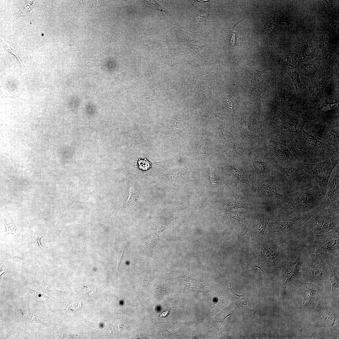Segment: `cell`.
<instances>
[{"label": "cell", "mask_w": 339, "mask_h": 339, "mask_svg": "<svg viewBox=\"0 0 339 339\" xmlns=\"http://www.w3.org/2000/svg\"><path fill=\"white\" fill-rule=\"evenodd\" d=\"M325 195L318 184L310 188L291 194L281 204L278 210V218L316 209L320 205Z\"/></svg>", "instance_id": "cell-1"}, {"label": "cell", "mask_w": 339, "mask_h": 339, "mask_svg": "<svg viewBox=\"0 0 339 339\" xmlns=\"http://www.w3.org/2000/svg\"><path fill=\"white\" fill-rule=\"evenodd\" d=\"M318 209L319 207L308 212L277 218L269 227V239L272 244L284 243L296 239L301 227Z\"/></svg>", "instance_id": "cell-2"}, {"label": "cell", "mask_w": 339, "mask_h": 339, "mask_svg": "<svg viewBox=\"0 0 339 339\" xmlns=\"http://www.w3.org/2000/svg\"><path fill=\"white\" fill-rule=\"evenodd\" d=\"M339 229V208L319 207L300 228L297 239L326 234Z\"/></svg>", "instance_id": "cell-3"}, {"label": "cell", "mask_w": 339, "mask_h": 339, "mask_svg": "<svg viewBox=\"0 0 339 339\" xmlns=\"http://www.w3.org/2000/svg\"><path fill=\"white\" fill-rule=\"evenodd\" d=\"M339 255L308 252L301 270L304 278L309 281L321 284L330 276L333 262Z\"/></svg>", "instance_id": "cell-4"}, {"label": "cell", "mask_w": 339, "mask_h": 339, "mask_svg": "<svg viewBox=\"0 0 339 339\" xmlns=\"http://www.w3.org/2000/svg\"><path fill=\"white\" fill-rule=\"evenodd\" d=\"M298 240L309 252L339 255V229L323 234L306 236Z\"/></svg>", "instance_id": "cell-5"}, {"label": "cell", "mask_w": 339, "mask_h": 339, "mask_svg": "<svg viewBox=\"0 0 339 339\" xmlns=\"http://www.w3.org/2000/svg\"><path fill=\"white\" fill-rule=\"evenodd\" d=\"M296 165L289 164L282 169L283 180L281 183L289 194L310 188L317 184L299 164Z\"/></svg>", "instance_id": "cell-6"}, {"label": "cell", "mask_w": 339, "mask_h": 339, "mask_svg": "<svg viewBox=\"0 0 339 339\" xmlns=\"http://www.w3.org/2000/svg\"><path fill=\"white\" fill-rule=\"evenodd\" d=\"M338 162V158L334 156L319 163L315 164L304 163L299 164V165L304 171L314 179L326 193L327 185L330 175Z\"/></svg>", "instance_id": "cell-7"}, {"label": "cell", "mask_w": 339, "mask_h": 339, "mask_svg": "<svg viewBox=\"0 0 339 339\" xmlns=\"http://www.w3.org/2000/svg\"><path fill=\"white\" fill-rule=\"evenodd\" d=\"M282 243L264 244L259 243L254 245L253 247L257 256L256 262L258 267L274 271L277 268L276 263L279 256L278 246Z\"/></svg>", "instance_id": "cell-8"}, {"label": "cell", "mask_w": 339, "mask_h": 339, "mask_svg": "<svg viewBox=\"0 0 339 339\" xmlns=\"http://www.w3.org/2000/svg\"><path fill=\"white\" fill-rule=\"evenodd\" d=\"M339 164L332 172L327 185L325 197L320 207L339 208Z\"/></svg>", "instance_id": "cell-9"}, {"label": "cell", "mask_w": 339, "mask_h": 339, "mask_svg": "<svg viewBox=\"0 0 339 339\" xmlns=\"http://www.w3.org/2000/svg\"><path fill=\"white\" fill-rule=\"evenodd\" d=\"M127 185L128 196L118 210L119 213L123 216H125L137 206L140 197V193L142 189L137 183L134 175L132 174H129L127 175Z\"/></svg>", "instance_id": "cell-10"}, {"label": "cell", "mask_w": 339, "mask_h": 339, "mask_svg": "<svg viewBox=\"0 0 339 339\" xmlns=\"http://www.w3.org/2000/svg\"><path fill=\"white\" fill-rule=\"evenodd\" d=\"M321 21V30L320 36L321 49L325 57L330 58L333 53L334 35L329 23L327 20L326 22L325 15H322Z\"/></svg>", "instance_id": "cell-11"}, {"label": "cell", "mask_w": 339, "mask_h": 339, "mask_svg": "<svg viewBox=\"0 0 339 339\" xmlns=\"http://www.w3.org/2000/svg\"><path fill=\"white\" fill-rule=\"evenodd\" d=\"M320 58H317L309 63H302L298 69L299 73L307 76L312 83H315L320 73Z\"/></svg>", "instance_id": "cell-12"}, {"label": "cell", "mask_w": 339, "mask_h": 339, "mask_svg": "<svg viewBox=\"0 0 339 339\" xmlns=\"http://www.w3.org/2000/svg\"><path fill=\"white\" fill-rule=\"evenodd\" d=\"M291 24V21L282 13L277 12L268 20L264 28V41L268 42L269 36L273 32L276 28L282 22Z\"/></svg>", "instance_id": "cell-13"}, {"label": "cell", "mask_w": 339, "mask_h": 339, "mask_svg": "<svg viewBox=\"0 0 339 339\" xmlns=\"http://www.w3.org/2000/svg\"><path fill=\"white\" fill-rule=\"evenodd\" d=\"M335 73L332 67L329 70L322 79L314 86L309 88L310 93L309 102H312L317 99L323 94L324 90L331 78Z\"/></svg>", "instance_id": "cell-14"}, {"label": "cell", "mask_w": 339, "mask_h": 339, "mask_svg": "<svg viewBox=\"0 0 339 339\" xmlns=\"http://www.w3.org/2000/svg\"><path fill=\"white\" fill-rule=\"evenodd\" d=\"M315 34L305 42L297 45L299 57L304 60L313 56L315 53Z\"/></svg>", "instance_id": "cell-15"}, {"label": "cell", "mask_w": 339, "mask_h": 339, "mask_svg": "<svg viewBox=\"0 0 339 339\" xmlns=\"http://www.w3.org/2000/svg\"><path fill=\"white\" fill-rule=\"evenodd\" d=\"M270 217H266L261 219L251 230L247 236L252 240L261 242L263 239L266 228L271 219Z\"/></svg>", "instance_id": "cell-16"}, {"label": "cell", "mask_w": 339, "mask_h": 339, "mask_svg": "<svg viewBox=\"0 0 339 339\" xmlns=\"http://www.w3.org/2000/svg\"><path fill=\"white\" fill-rule=\"evenodd\" d=\"M177 207L173 204L168 214L163 218L155 222V226L159 232L162 231L174 224L176 220L175 212Z\"/></svg>", "instance_id": "cell-17"}, {"label": "cell", "mask_w": 339, "mask_h": 339, "mask_svg": "<svg viewBox=\"0 0 339 339\" xmlns=\"http://www.w3.org/2000/svg\"><path fill=\"white\" fill-rule=\"evenodd\" d=\"M261 72L255 68H251L248 71L247 79L249 82V86L250 87L251 90L254 91L257 90V89L260 88L261 86L263 85L261 83H263L262 78L261 77Z\"/></svg>", "instance_id": "cell-18"}, {"label": "cell", "mask_w": 339, "mask_h": 339, "mask_svg": "<svg viewBox=\"0 0 339 339\" xmlns=\"http://www.w3.org/2000/svg\"><path fill=\"white\" fill-rule=\"evenodd\" d=\"M184 284L185 290L188 292L193 291L206 295L209 291L206 286L189 277H186Z\"/></svg>", "instance_id": "cell-19"}, {"label": "cell", "mask_w": 339, "mask_h": 339, "mask_svg": "<svg viewBox=\"0 0 339 339\" xmlns=\"http://www.w3.org/2000/svg\"><path fill=\"white\" fill-rule=\"evenodd\" d=\"M285 72L291 78L297 94H300L303 92V89H306V88L300 81L299 74L295 71H292L287 69L285 70Z\"/></svg>", "instance_id": "cell-20"}, {"label": "cell", "mask_w": 339, "mask_h": 339, "mask_svg": "<svg viewBox=\"0 0 339 339\" xmlns=\"http://www.w3.org/2000/svg\"><path fill=\"white\" fill-rule=\"evenodd\" d=\"M36 1H29L27 2L17 13V18L23 16L29 15L32 11L36 9L37 6Z\"/></svg>", "instance_id": "cell-21"}, {"label": "cell", "mask_w": 339, "mask_h": 339, "mask_svg": "<svg viewBox=\"0 0 339 339\" xmlns=\"http://www.w3.org/2000/svg\"><path fill=\"white\" fill-rule=\"evenodd\" d=\"M159 240L158 235L156 233H153L143 238V241L146 248L151 249L158 243Z\"/></svg>", "instance_id": "cell-22"}, {"label": "cell", "mask_w": 339, "mask_h": 339, "mask_svg": "<svg viewBox=\"0 0 339 339\" xmlns=\"http://www.w3.org/2000/svg\"><path fill=\"white\" fill-rule=\"evenodd\" d=\"M300 58L298 54L290 53L286 59L285 64L290 68H294L299 66Z\"/></svg>", "instance_id": "cell-23"}, {"label": "cell", "mask_w": 339, "mask_h": 339, "mask_svg": "<svg viewBox=\"0 0 339 339\" xmlns=\"http://www.w3.org/2000/svg\"><path fill=\"white\" fill-rule=\"evenodd\" d=\"M304 100V99L299 95L294 94L291 96L285 99L284 103L285 105L293 106L298 105Z\"/></svg>", "instance_id": "cell-24"}, {"label": "cell", "mask_w": 339, "mask_h": 339, "mask_svg": "<svg viewBox=\"0 0 339 339\" xmlns=\"http://www.w3.org/2000/svg\"><path fill=\"white\" fill-rule=\"evenodd\" d=\"M144 5L149 8L154 10H158L164 12H166V10L162 7L157 2L153 1H145L144 2Z\"/></svg>", "instance_id": "cell-25"}, {"label": "cell", "mask_w": 339, "mask_h": 339, "mask_svg": "<svg viewBox=\"0 0 339 339\" xmlns=\"http://www.w3.org/2000/svg\"><path fill=\"white\" fill-rule=\"evenodd\" d=\"M324 103L330 104L338 103L339 90H337L334 94L327 99Z\"/></svg>", "instance_id": "cell-26"}, {"label": "cell", "mask_w": 339, "mask_h": 339, "mask_svg": "<svg viewBox=\"0 0 339 339\" xmlns=\"http://www.w3.org/2000/svg\"><path fill=\"white\" fill-rule=\"evenodd\" d=\"M254 167L258 171L263 173H267L268 172V169L264 163H262L260 162H256L254 163Z\"/></svg>", "instance_id": "cell-27"}, {"label": "cell", "mask_w": 339, "mask_h": 339, "mask_svg": "<svg viewBox=\"0 0 339 339\" xmlns=\"http://www.w3.org/2000/svg\"><path fill=\"white\" fill-rule=\"evenodd\" d=\"M138 164L140 169L143 170H147L149 169L151 166V163L146 158L144 160L139 159Z\"/></svg>", "instance_id": "cell-28"}, {"label": "cell", "mask_w": 339, "mask_h": 339, "mask_svg": "<svg viewBox=\"0 0 339 339\" xmlns=\"http://www.w3.org/2000/svg\"><path fill=\"white\" fill-rule=\"evenodd\" d=\"M124 250V249H121L120 250V251L119 252L118 255V257H117V261H116V263H117V269L118 268V266H119V264H120V263L121 262V260L122 256L123 255V253Z\"/></svg>", "instance_id": "cell-29"}, {"label": "cell", "mask_w": 339, "mask_h": 339, "mask_svg": "<svg viewBox=\"0 0 339 339\" xmlns=\"http://www.w3.org/2000/svg\"><path fill=\"white\" fill-rule=\"evenodd\" d=\"M169 310H167L165 311H164L162 312L159 316L161 318H165L169 314Z\"/></svg>", "instance_id": "cell-30"}, {"label": "cell", "mask_w": 339, "mask_h": 339, "mask_svg": "<svg viewBox=\"0 0 339 339\" xmlns=\"http://www.w3.org/2000/svg\"><path fill=\"white\" fill-rule=\"evenodd\" d=\"M235 33L234 32V34H233L232 37L231 38V43L232 44H233L234 45V43L235 42Z\"/></svg>", "instance_id": "cell-31"}, {"label": "cell", "mask_w": 339, "mask_h": 339, "mask_svg": "<svg viewBox=\"0 0 339 339\" xmlns=\"http://www.w3.org/2000/svg\"><path fill=\"white\" fill-rule=\"evenodd\" d=\"M41 237H42V235L40 236L39 238L38 239V240H37V242H38V245H39V246L40 247L42 248L43 249H44V248L41 245V244L40 243V238H41Z\"/></svg>", "instance_id": "cell-32"}]
</instances>
